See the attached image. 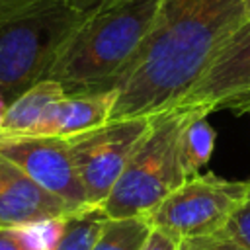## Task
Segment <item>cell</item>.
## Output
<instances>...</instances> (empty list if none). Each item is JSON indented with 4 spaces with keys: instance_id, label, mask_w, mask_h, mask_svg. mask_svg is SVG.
I'll return each instance as SVG.
<instances>
[{
    "instance_id": "6da1fadb",
    "label": "cell",
    "mask_w": 250,
    "mask_h": 250,
    "mask_svg": "<svg viewBox=\"0 0 250 250\" xmlns=\"http://www.w3.org/2000/svg\"><path fill=\"white\" fill-rule=\"evenodd\" d=\"M246 0H160L156 21L131 70L117 86L109 119L172 107L215 51L246 21Z\"/></svg>"
},
{
    "instance_id": "52a82bcc",
    "label": "cell",
    "mask_w": 250,
    "mask_h": 250,
    "mask_svg": "<svg viewBox=\"0 0 250 250\" xmlns=\"http://www.w3.org/2000/svg\"><path fill=\"white\" fill-rule=\"evenodd\" d=\"M172 107L205 113L217 109L250 111V20L215 51L195 82Z\"/></svg>"
},
{
    "instance_id": "277c9868",
    "label": "cell",
    "mask_w": 250,
    "mask_h": 250,
    "mask_svg": "<svg viewBox=\"0 0 250 250\" xmlns=\"http://www.w3.org/2000/svg\"><path fill=\"white\" fill-rule=\"evenodd\" d=\"M189 115L191 109L180 107L150 115L145 137L102 205L109 219L148 215L188 180L180 160V143Z\"/></svg>"
},
{
    "instance_id": "ba28073f",
    "label": "cell",
    "mask_w": 250,
    "mask_h": 250,
    "mask_svg": "<svg viewBox=\"0 0 250 250\" xmlns=\"http://www.w3.org/2000/svg\"><path fill=\"white\" fill-rule=\"evenodd\" d=\"M0 154L18 164L39 186L61 197L72 211L88 205L68 141L64 137H0Z\"/></svg>"
},
{
    "instance_id": "9a60e30c",
    "label": "cell",
    "mask_w": 250,
    "mask_h": 250,
    "mask_svg": "<svg viewBox=\"0 0 250 250\" xmlns=\"http://www.w3.org/2000/svg\"><path fill=\"white\" fill-rule=\"evenodd\" d=\"M182 250H250L236 242L232 236H229L225 230L209 236H197V238H188L182 244Z\"/></svg>"
},
{
    "instance_id": "d6986e66",
    "label": "cell",
    "mask_w": 250,
    "mask_h": 250,
    "mask_svg": "<svg viewBox=\"0 0 250 250\" xmlns=\"http://www.w3.org/2000/svg\"><path fill=\"white\" fill-rule=\"evenodd\" d=\"M66 2L68 6L76 8V10H82V12H90V10H96V8H104V6H109L113 2H119V0H62Z\"/></svg>"
},
{
    "instance_id": "9c48e42d",
    "label": "cell",
    "mask_w": 250,
    "mask_h": 250,
    "mask_svg": "<svg viewBox=\"0 0 250 250\" xmlns=\"http://www.w3.org/2000/svg\"><path fill=\"white\" fill-rule=\"evenodd\" d=\"M70 213L74 211L61 197L0 154V229L29 227Z\"/></svg>"
},
{
    "instance_id": "7402d4cb",
    "label": "cell",
    "mask_w": 250,
    "mask_h": 250,
    "mask_svg": "<svg viewBox=\"0 0 250 250\" xmlns=\"http://www.w3.org/2000/svg\"><path fill=\"white\" fill-rule=\"evenodd\" d=\"M244 18H246V20H250V0H246V2H244Z\"/></svg>"
},
{
    "instance_id": "3957f363",
    "label": "cell",
    "mask_w": 250,
    "mask_h": 250,
    "mask_svg": "<svg viewBox=\"0 0 250 250\" xmlns=\"http://www.w3.org/2000/svg\"><path fill=\"white\" fill-rule=\"evenodd\" d=\"M90 12L62 0H21L0 10V96L6 104L47 78Z\"/></svg>"
},
{
    "instance_id": "5b68a950",
    "label": "cell",
    "mask_w": 250,
    "mask_h": 250,
    "mask_svg": "<svg viewBox=\"0 0 250 250\" xmlns=\"http://www.w3.org/2000/svg\"><path fill=\"white\" fill-rule=\"evenodd\" d=\"M248 199V182H232L215 174L188 178L150 213L154 227H162L182 240L225 230L234 211Z\"/></svg>"
},
{
    "instance_id": "8992f818",
    "label": "cell",
    "mask_w": 250,
    "mask_h": 250,
    "mask_svg": "<svg viewBox=\"0 0 250 250\" xmlns=\"http://www.w3.org/2000/svg\"><path fill=\"white\" fill-rule=\"evenodd\" d=\"M148 125L150 115L109 119L100 127L66 137L88 205H104Z\"/></svg>"
},
{
    "instance_id": "e0dca14e",
    "label": "cell",
    "mask_w": 250,
    "mask_h": 250,
    "mask_svg": "<svg viewBox=\"0 0 250 250\" xmlns=\"http://www.w3.org/2000/svg\"><path fill=\"white\" fill-rule=\"evenodd\" d=\"M0 250H39L29 229H0Z\"/></svg>"
},
{
    "instance_id": "ffe728a7",
    "label": "cell",
    "mask_w": 250,
    "mask_h": 250,
    "mask_svg": "<svg viewBox=\"0 0 250 250\" xmlns=\"http://www.w3.org/2000/svg\"><path fill=\"white\" fill-rule=\"evenodd\" d=\"M6 107H8V104H6V100L0 96V129H2V121H4V113H6Z\"/></svg>"
},
{
    "instance_id": "30bf717a",
    "label": "cell",
    "mask_w": 250,
    "mask_h": 250,
    "mask_svg": "<svg viewBox=\"0 0 250 250\" xmlns=\"http://www.w3.org/2000/svg\"><path fill=\"white\" fill-rule=\"evenodd\" d=\"M115 100L117 88L90 94H66L45 109L31 135L66 139L88 129L100 127L109 121Z\"/></svg>"
},
{
    "instance_id": "603a6c76",
    "label": "cell",
    "mask_w": 250,
    "mask_h": 250,
    "mask_svg": "<svg viewBox=\"0 0 250 250\" xmlns=\"http://www.w3.org/2000/svg\"><path fill=\"white\" fill-rule=\"evenodd\" d=\"M248 199H250V180H248Z\"/></svg>"
},
{
    "instance_id": "5bb4252c",
    "label": "cell",
    "mask_w": 250,
    "mask_h": 250,
    "mask_svg": "<svg viewBox=\"0 0 250 250\" xmlns=\"http://www.w3.org/2000/svg\"><path fill=\"white\" fill-rule=\"evenodd\" d=\"M107 215L102 207H84L64 217V227L53 250H92Z\"/></svg>"
},
{
    "instance_id": "8fae6325",
    "label": "cell",
    "mask_w": 250,
    "mask_h": 250,
    "mask_svg": "<svg viewBox=\"0 0 250 250\" xmlns=\"http://www.w3.org/2000/svg\"><path fill=\"white\" fill-rule=\"evenodd\" d=\"M66 96L64 88L51 78H43L23 94H20L14 102L8 104L0 137H16V135H31L39 119L43 117L45 109L57 102L59 98Z\"/></svg>"
},
{
    "instance_id": "ac0fdd59",
    "label": "cell",
    "mask_w": 250,
    "mask_h": 250,
    "mask_svg": "<svg viewBox=\"0 0 250 250\" xmlns=\"http://www.w3.org/2000/svg\"><path fill=\"white\" fill-rule=\"evenodd\" d=\"M182 244L184 240L178 234L162 227H152L150 234L146 236V240L143 242L139 250H182Z\"/></svg>"
},
{
    "instance_id": "44dd1931",
    "label": "cell",
    "mask_w": 250,
    "mask_h": 250,
    "mask_svg": "<svg viewBox=\"0 0 250 250\" xmlns=\"http://www.w3.org/2000/svg\"><path fill=\"white\" fill-rule=\"evenodd\" d=\"M18 2H21V0H0V10H4V8H8V6H14V4H18Z\"/></svg>"
},
{
    "instance_id": "7c38bea8",
    "label": "cell",
    "mask_w": 250,
    "mask_h": 250,
    "mask_svg": "<svg viewBox=\"0 0 250 250\" xmlns=\"http://www.w3.org/2000/svg\"><path fill=\"white\" fill-rule=\"evenodd\" d=\"M207 117L209 113L191 109V115L184 127L180 143V160L186 178L197 176L213 154L217 133Z\"/></svg>"
},
{
    "instance_id": "2e32d148",
    "label": "cell",
    "mask_w": 250,
    "mask_h": 250,
    "mask_svg": "<svg viewBox=\"0 0 250 250\" xmlns=\"http://www.w3.org/2000/svg\"><path fill=\"white\" fill-rule=\"evenodd\" d=\"M225 232L232 236L242 246L250 248V199H246L230 217L225 227Z\"/></svg>"
},
{
    "instance_id": "4fadbf2b",
    "label": "cell",
    "mask_w": 250,
    "mask_h": 250,
    "mask_svg": "<svg viewBox=\"0 0 250 250\" xmlns=\"http://www.w3.org/2000/svg\"><path fill=\"white\" fill-rule=\"evenodd\" d=\"M148 215L109 219L104 223L92 250H139L152 230Z\"/></svg>"
},
{
    "instance_id": "7a4b0ae2",
    "label": "cell",
    "mask_w": 250,
    "mask_h": 250,
    "mask_svg": "<svg viewBox=\"0 0 250 250\" xmlns=\"http://www.w3.org/2000/svg\"><path fill=\"white\" fill-rule=\"evenodd\" d=\"M160 0H119L88 14L66 41L47 78L66 94L117 88L137 61L158 16Z\"/></svg>"
}]
</instances>
